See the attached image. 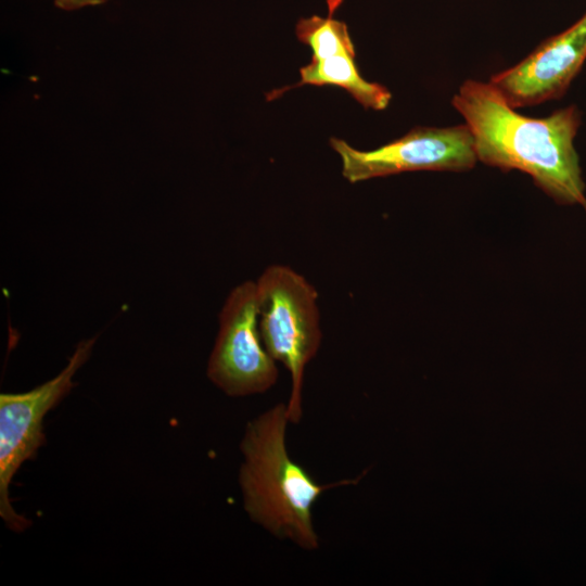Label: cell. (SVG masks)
<instances>
[{
	"mask_svg": "<svg viewBox=\"0 0 586 586\" xmlns=\"http://www.w3.org/2000/svg\"><path fill=\"white\" fill-rule=\"evenodd\" d=\"M106 0H54V4L66 11L77 10L88 5H99Z\"/></svg>",
	"mask_w": 586,
	"mask_h": 586,
	"instance_id": "10",
	"label": "cell"
},
{
	"mask_svg": "<svg viewBox=\"0 0 586 586\" xmlns=\"http://www.w3.org/2000/svg\"><path fill=\"white\" fill-rule=\"evenodd\" d=\"M355 51H343L321 59H311L302 67L301 80L294 86L272 91L275 98L297 86H336L346 90L365 109L384 110L391 101V92L382 85L364 79L355 64Z\"/></svg>",
	"mask_w": 586,
	"mask_h": 586,
	"instance_id": "8",
	"label": "cell"
},
{
	"mask_svg": "<svg viewBox=\"0 0 586 586\" xmlns=\"http://www.w3.org/2000/svg\"><path fill=\"white\" fill-rule=\"evenodd\" d=\"M470 128L477 161L502 170L517 169L562 205L586 212L585 183L574 138L581 112L570 105L532 118L510 106L489 82L468 79L451 99Z\"/></svg>",
	"mask_w": 586,
	"mask_h": 586,
	"instance_id": "1",
	"label": "cell"
},
{
	"mask_svg": "<svg viewBox=\"0 0 586 586\" xmlns=\"http://www.w3.org/2000/svg\"><path fill=\"white\" fill-rule=\"evenodd\" d=\"M288 422V404L279 403L247 423L240 444L243 506L253 522L277 538L314 550L319 546L313 523L315 502L324 491L356 484L362 475L328 485L316 482L289 456Z\"/></svg>",
	"mask_w": 586,
	"mask_h": 586,
	"instance_id": "2",
	"label": "cell"
},
{
	"mask_svg": "<svg viewBox=\"0 0 586 586\" xmlns=\"http://www.w3.org/2000/svg\"><path fill=\"white\" fill-rule=\"evenodd\" d=\"M97 339L80 341L66 367L51 380L24 393L0 395V515L13 531H23L30 522L17 514L10 501L12 477L43 444L44 416L74 387L73 378L88 360Z\"/></svg>",
	"mask_w": 586,
	"mask_h": 586,
	"instance_id": "4",
	"label": "cell"
},
{
	"mask_svg": "<svg viewBox=\"0 0 586 586\" xmlns=\"http://www.w3.org/2000/svg\"><path fill=\"white\" fill-rule=\"evenodd\" d=\"M586 60V12L562 33L544 40L517 65L488 81L514 107L561 98Z\"/></svg>",
	"mask_w": 586,
	"mask_h": 586,
	"instance_id": "7",
	"label": "cell"
},
{
	"mask_svg": "<svg viewBox=\"0 0 586 586\" xmlns=\"http://www.w3.org/2000/svg\"><path fill=\"white\" fill-rule=\"evenodd\" d=\"M317 15L301 18L296 25L300 41L309 46L314 59L326 58L343 51H355L347 26L337 20Z\"/></svg>",
	"mask_w": 586,
	"mask_h": 586,
	"instance_id": "9",
	"label": "cell"
},
{
	"mask_svg": "<svg viewBox=\"0 0 586 586\" xmlns=\"http://www.w3.org/2000/svg\"><path fill=\"white\" fill-rule=\"evenodd\" d=\"M258 326L256 282L232 289L219 313V330L207 365L209 380L229 396L259 394L278 380Z\"/></svg>",
	"mask_w": 586,
	"mask_h": 586,
	"instance_id": "5",
	"label": "cell"
},
{
	"mask_svg": "<svg viewBox=\"0 0 586 586\" xmlns=\"http://www.w3.org/2000/svg\"><path fill=\"white\" fill-rule=\"evenodd\" d=\"M256 282L258 326L268 354L291 375L290 422L302 418V388L306 365L320 342L318 293L304 276L285 265L268 266Z\"/></svg>",
	"mask_w": 586,
	"mask_h": 586,
	"instance_id": "3",
	"label": "cell"
},
{
	"mask_svg": "<svg viewBox=\"0 0 586 586\" xmlns=\"http://www.w3.org/2000/svg\"><path fill=\"white\" fill-rule=\"evenodd\" d=\"M330 145L340 155L343 177L351 183L405 171H466L479 162L467 124L418 126L371 151L356 150L337 138H331Z\"/></svg>",
	"mask_w": 586,
	"mask_h": 586,
	"instance_id": "6",
	"label": "cell"
}]
</instances>
